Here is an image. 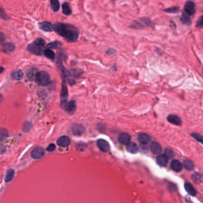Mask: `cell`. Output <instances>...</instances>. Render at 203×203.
Wrapping results in <instances>:
<instances>
[{
  "label": "cell",
  "mask_w": 203,
  "mask_h": 203,
  "mask_svg": "<svg viewBox=\"0 0 203 203\" xmlns=\"http://www.w3.org/2000/svg\"><path fill=\"white\" fill-rule=\"evenodd\" d=\"M62 9H63V13L64 15L69 16L72 14V10H71L70 5L68 2L63 3V4L62 6Z\"/></svg>",
  "instance_id": "obj_24"
},
{
  "label": "cell",
  "mask_w": 203,
  "mask_h": 203,
  "mask_svg": "<svg viewBox=\"0 0 203 203\" xmlns=\"http://www.w3.org/2000/svg\"><path fill=\"white\" fill-rule=\"evenodd\" d=\"M191 136L194 139H195L197 141H198V142H201V144L203 143V137H202V135H201L198 133H194L191 134Z\"/></svg>",
  "instance_id": "obj_36"
},
{
  "label": "cell",
  "mask_w": 203,
  "mask_h": 203,
  "mask_svg": "<svg viewBox=\"0 0 203 203\" xmlns=\"http://www.w3.org/2000/svg\"><path fill=\"white\" fill-rule=\"evenodd\" d=\"M27 50L30 53H32L35 55H37V56H41L44 53L42 47H40L38 46L35 45L33 43L27 46Z\"/></svg>",
  "instance_id": "obj_9"
},
{
  "label": "cell",
  "mask_w": 203,
  "mask_h": 203,
  "mask_svg": "<svg viewBox=\"0 0 203 203\" xmlns=\"http://www.w3.org/2000/svg\"><path fill=\"white\" fill-rule=\"evenodd\" d=\"M106 53L108 55H113L116 53V51L115 49H113V48H110L107 50Z\"/></svg>",
  "instance_id": "obj_40"
},
{
  "label": "cell",
  "mask_w": 203,
  "mask_h": 203,
  "mask_svg": "<svg viewBox=\"0 0 203 203\" xmlns=\"http://www.w3.org/2000/svg\"><path fill=\"white\" fill-rule=\"evenodd\" d=\"M171 166L172 170L175 171H176V172L180 171L182 170V168H183V166L181 164V163L176 160H173L171 162Z\"/></svg>",
  "instance_id": "obj_17"
},
{
  "label": "cell",
  "mask_w": 203,
  "mask_h": 203,
  "mask_svg": "<svg viewBox=\"0 0 203 203\" xmlns=\"http://www.w3.org/2000/svg\"><path fill=\"white\" fill-rule=\"evenodd\" d=\"M203 16H201L200 17V19L196 23V27H200V28H202L203 27Z\"/></svg>",
  "instance_id": "obj_38"
},
{
  "label": "cell",
  "mask_w": 203,
  "mask_h": 203,
  "mask_svg": "<svg viewBox=\"0 0 203 203\" xmlns=\"http://www.w3.org/2000/svg\"><path fill=\"white\" fill-rule=\"evenodd\" d=\"M126 150L128 152L132 154H135L138 152V146L135 142H130L128 144L126 145Z\"/></svg>",
  "instance_id": "obj_20"
},
{
  "label": "cell",
  "mask_w": 203,
  "mask_h": 203,
  "mask_svg": "<svg viewBox=\"0 0 203 203\" xmlns=\"http://www.w3.org/2000/svg\"><path fill=\"white\" fill-rule=\"evenodd\" d=\"M45 56L46 57H48L49 58L51 59V60H53L54 59V57H55V54L50 49H47L44 51V52Z\"/></svg>",
  "instance_id": "obj_32"
},
{
  "label": "cell",
  "mask_w": 203,
  "mask_h": 203,
  "mask_svg": "<svg viewBox=\"0 0 203 203\" xmlns=\"http://www.w3.org/2000/svg\"><path fill=\"white\" fill-rule=\"evenodd\" d=\"M153 25V23L148 18L142 17L139 19V20H135L130 24L131 28L135 29H144L146 27H151Z\"/></svg>",
  "instance_id": "obj_2"
},
{
  "label": "cell",
  "mask_w": 203,
  "mask_h": 203,
  "mask_svg": "<svg viewBox=\"0 0 203 203\" xmlns=\"http://www.w3.org/2000/svg\"><path fill=\"white\" fill-rule=\"evenodd\" d=\"M23 129V130L26 131V132L29 130L30 129V123H24Z\"/></svg>",
  "instance_id": "obj_41"
},
{
  "label": "cell",
  "mask_w": 203,
  "mask_h": 203,
  "mask_svg": "<svg viewBox=\"0 0 203 203\" xmlns=\"http://www.w3.org/2000/svg\"><path fill=\"white\" fill-rule=\"evenodd\" d=\"M39 27H40V29L45 31V32H51L53 30V25L51 24V23L47 22L40 23L39 24Z\"/></svg>",
  "instance_id": "obj_18"
},
{
  "label": "cell",
  "mask_w": 203,
  "mask_h": 203,
  "mask_svg": "<svg viewBox=\"0 0 203 203\" xmlns=\"http://www.w3.org/2000/svg\"><path fill=\"white\" fill-rule=\"evenodd\" d=\"M38 72L37 70L35 68H32L31 69H30L28 72H27V77L28 79L31 81H33L35 80L36 79V77L38 75Z\"/></svg>",
  "instance_id": "obj_21"
},
{
  "label": "cell",
  "mask_w": 203,
  "mask_h": 203,
  "mask_svg": "<svg viewBox=\"0 0 203 203\" xmlns=\"http://www.w3.org/2000/svg\"><path fill=\"white\" fill-rule=\"evenodd\" d=\"M192 179L197 184H199L202 180V175L199 173H195L192 176Z\"/></svg>",
  "instance_id": "obj_28"
},
{
  "label": "cell",
  "mask_w": 203,
  "mask_h": 203,
  "mask_svg": "<svg viewBox=\"0 0 203 203\" xmlns=\"http://www.w3.org/2000/svg\"><path fill=\"white\" fill-rule=\"evenodd\" d=\"M184 10L185 13L187 14V15H188L189 16H194L195 15V11H196L195 3L191 1H187L184 5Z\"/></svg>",
  "instance_id": "obj_5"
},
{
  "label": "cell",
  "mask_w": 203,
  "mask_h": 203,
  "mask_svg": "<svg viewBox=\"0 0 203 203\" xmlns=\"http://www.w3.org/2000/svg\"><path fill=\"white\" fill-rule=\"evenodd\" d=\"M15 176V171L13 169H8L7 171L6 175L5 176V181L6 182H10L12 179H13Z\"/></svg>",
  "instance_id": "obj_26"
},
{
  "label": "cell",
  "mask_w": 203,
  "mask_h": 203,
  "mask_svg": "<svg viewBox=\"0 0 203 203\" xmlns=\"http://www.w3.org/2000/svg\"><path fill=\"white\" fill-rule=\"evenodd\" d=\"M33 44L40 47H42L45 45V41L42 38H38L34 41Z\"/></svg>",
  "instance_id": "obj_35"
},
{
  "label": "cell",
  "mask_w": 203,
  "mask_h": 203,
  "mask_svg": "<svg viewBox=\"0 0 203 203\" xmlns=\"http://www.w3.org/2000/svg\"><path fill=\"white\" fill-rule=\"evenodd\" d=\"M97 146L101 151L105 152V153L109 151L110 150V144H108V142L107 141H106V140H104V139H100L98 140Z\"/></svg>",
  "instance_id": "obj_8"
},
{
  "label": "cell",
  "mask_w": 203,
  "mask_h": 203,
  "mask_svg": "<svg viewBox=\"0 0 203 203\" xmlns=\"http://www.w3.org/2000/svg\"><path fill=\"white\" fill-rule=\"evenodd\" d=\"M157 163L160 166H166L168 163V158L164 154L160 155L157 157Z\"/></svg>",
  "instance_id": "obj_19"
},
{
  "label": "cell",
  "mask_w": 203,
  "mask_h": 203,
  "mask_svg": "<svg viewBox=\"0 0 203 203\" xmlns=\"http://www.w3.org/2000/svg\"><path fill=\"white\" fill-rule=\"evenodd\" d=\"M76 110V101L74 100H71L67 105L66 111L69 114H73L75 113Z\"/></svg>",
  "instance_id": "obj_15"
},
{
  "label": "cell",
  "mask_w": 203,
  "mask_h": 203,
  "mask_svg": "<svg viewBox=\"0 0 203 203\" xmlns=\"http://www.w3.org/2000/svg\"><path fill=\"white\" fill-rule=\"evenodd\" d=\"M184 187H185V189L186 191L189 195H192V196H195L197 194V191H196L195 188L191 184L185 183V185H184Z\"/></svg>",
  "instance_id": "obj_23"
},
{
  "label": "cell",
  "mask_w": 203,
  "mask_h": 203,
  "mask_svg": "<svg viewBox=\"0 0 203 203\" xmlns=\"http://www.w3.org/2000/svg\"><path fill=\"white\" fill-rule=\"evenodd\" d=\"M151 151L155 154H160L162 151V147L157 142H153L150 145Z\"/></svg>",
  "instance_id": "obj_12"
},
{
  "label": "cell",
  "mask_w": 203,
  "mask_h": 203,
  "mask_svg": "<svg viewBox=\"0 0 203 203\" xmlns=\"http://www.w3.org/2000/svg\"><path fill=\"white\" fill-rule=\"evenodd\" d=\"M130 139H131V137H130V135L128 133H121L118 137V141L119 142L123 145H127L130 142Z\"/></svg>",
  "instance_id": "obj_10"
},
{
  "label": "cell",
  "mask_w": 203,
  "mask_h": 203,
  "mask_svg": "<svg viewBox=\"0 0 203 203\" xmlns=\"http://www.w3.org/2000/svg\"><path fill=\"white\" fill-rule=\"evenodd\" d=\"M72 71V73L75 77H78L81 76L83 73V71L80 69H73Z\"/></svg>",
  "instance_id": "obj_37"
},
{
  "label": "cell",
  "mask_w": 203,
  "mask_h": 203,
  "mask_svg": "<svg viewBox=\"0 0 203 203\" xmlns=\"http://www.w3.org/2000/svg\"><path fill=\"white\" fill-rule=\"evenodd\" d=\"M36 80L41 86L45 87L48 85L50 81L49 73L44 71H41L38 72Z\"/></svg>",
  "instance_id": "obj_3"
},
{
  "label": "cell",
  "mask_w": 203,
  "mask_h": 203,
  "mask_svg": "<svg viewBox=\"0 0 203 203\" xmlns=\"http://www.w3.org/2000/svg\"><path fill=\"white\" fill-rule=\"evenodd\" d=\"M164 155L168 159H173L175 157L174 152L169 148H166L164 150Z\"/></svg>",
  "instance_id": "obj_34"
},
{
  "label": "cell",
  "mask_w": 203,
  "mask_h": 203,
  "mask_svg": "<svg viewBox=\"0 0 203 203\" xmlns=\"http://www.w3.org/2000/svg\"><path fill=\"white\" fill-rule=\"evenodd\" d=\"M167 120L169 123L176 126H180L182 124L181 119L175 114H169L167 117Z\"/></svg>",
  "instance_id": "obj_11"
},
{
  "label": "cell",
  "mask_w": 203,
  "mask_h": 203,
  "mask_svg": "<svg viewBox=\"0 0 203 203\" xmlns=\"http://www.w3.org/2000/svg\"><path fill=\"white\" fill-rule=\"evenodd\" d=\"M164 11L168 13H178L180 11V7L178 6H173L170 8L164 9Z\"/></svg>",
  "instance_id": "obj_29"
},
{
  "label": "cell",
  "mask_w": 203,
  "mask_h": 203,
  "mask_svg": "<svg viewBox=\"0 0 203 203\" xmlns=\"http://www.w3.org/2000/svg\"><path fill=\"white\" fill-rule=\"evenodd\" d=\"M51 7L54 11H58L60 8V3L57 0H52L51 1Z\"/></svg>",
  "instance_id": "obj_30"
},
{
  "label": "cell",
  "mask_w": 203,
  "mask_h": 203,
  "mask_svg": "<svg viewBox=\"0 0 203 203\" xmlns=\"http://www.w3.org/2000/svg\"><path fill=\"white\" fill-rule=\"evenodd\" d=\"M11 76L13 79L16 81H20L23 78V73L20 69H16L13 71L11 74Z\"/></svg>",
  "instance_id": "obj_16"
},
{
  "label": "cell",
  "mask_w": 203,
  "mask_h": 203,
  "mask_svg": "<svg viewBox=\"0 0 203 203\" xmlns=\"http://www.w3.org/2000/svg\"><path fill=\"white\" fill-rule=\"evenodd\" d=\"M56 146L54 144H51L47 148V151L49 152H53L56 150Z\"/></svg>",
  "instance_id": "obj_39"
},
{
  "label": "cell",
  "mask_w": 203,
  "mask_h": 203,
  "mask_svg": "<svg viewBox=\"0 0 203 203\" xmlns=\"http://www.w3.org/2000/svg\"><path fill=\"white\" fill-rule=\"evenodd\" d=\"M2 100H3V97H2V96L0 94V104H1V103L2 101Z\"/></svg>",
  "instance_id": "obj_44"
},
{
  "label": "cell",
  "mask_w": 203,
  "mask_h": 203,
  "mask_svg": "<svg viewBox=\"0 0 203 203\" xmlns=\"http://www.w3.org/2000/svg\"><path fill=\"white\" fill-rule=\"evenodd\" d=\"M138 141L143 145H146L151 141L150 136L146 133H141L138 135Z\"/></svg>",
  "instance_id": "obj_13"
},
{
  "label": "cell",
  "mask_w": 203,
  "mask_h": 203,
  "mask_svg": "<svg viewBox=\"0 0 203 203\" xmlns=\"http://www.w3.org/2000/svg\"><path fill=\"white\" fill-rule=\"evenodd\" d=\"M61 101H60V106L61 107L64 108H65L67 103V98H68V90L66 86L65 82H64L62 83V88L61 91Z\"/></svg>",
  "instance_id": "obj_4"
},
{
  "label": "cell",
  "mask_w": 203,
  "mask_h": 203,
  "mask_svg": "<svg viewBox=\"0 0 203 203\" xmlns=\"http://www.w3.org/2000/svg\"><path fill=\"white\" fill-rule=\"evenodd\" d=\"M45 154V151L41 146H36L35 148L31 153V156L34 159H39L44 157Z\"/></svg>",
  "instance_id": "obj_7"
},
{
  "label": "cell",
  "mask_w": 203,
  "mask_h": 203,
  "mask_svg": "<svg viewBox=\"0 0 203 203\" xmlns=\"http://www.w3.org/2000/svg\"><path fill=\"white\" fill-rule=\"evenodd\" d=\"M180 20L182 24L187 25V26L190 25L192 22L190 16L187 15V14H185V13H183L182 14L180 18Z\"/></svg>",
  "instance_id": "obj_22"
},
{
  "label": "cell",
  "mask_w": 203,
  "mask_h": 203,
  "mask_svg": "<svg viewBox=\"0 0 203 203\" xmlns=\"http://www.w3.org/2000/svg\"><path fill=\"white\" fill-rule=\"evenodd\" d=\"M72 132L73 135L76 136H81L85 132V127L79 123H74L71 127Z\"/></svg>",
  "instance_id": "obj_6"
},
{
  "label": "cell",
  "mask_w": 203,
  "mask_h": 203,
  "mask_svg": "<svg viewBox=\"0 0 203 203\" xmlns=\"http://www.w3.org/2000/svg\"><path fill=\"white\" fill-rule=\"evenodd\" d=\"M62 44L60 42L58 41H54L53 42H51L48 45V47L51 49H57L60 48Z\"/></svg>",
  "instance_id": "obj_31"
},
{
  "label": "cell",
  "mask_w": 203,
  "mask_h": 203,
  "mask_svg": "<svg viewBox=\"0 0 203 203\" xmlns=\"http://www.w3.org/2000/svg\"><path fill=\"white\" fill-rule=\"evenodd\" d=\"M53 30L69 42H75L78 40L79 32L77 27L70 24L56 23L53 26Z\"/></svg>",
  "instance_id": "obj_1"
},
{
  "label": "cell",
  "mask_w": 203,
  "mask_h": 203,
  "mask_svg": "<svg viewBox=\"0 0 203 203\" xmlns=\"http://www.w3.org/2000/svg\"><path fill=\"white\" fill-rule=\"evenodd\" d=\"M184 166L187 171H192L194 168V164L190 160H185L184 161Z\"/></svg>",
  "instance_id": "obj_25"
},
{
  "label": "cell",
  "mask_w": 203,
  "mask_h": 203,
  "mask_svg": "<svg viewBox=\"0 0 203 203\" xmlns=\"http://www.w3.org/2000/svg\"><path fill=\"white\" fill-rule=\"evenodd\" d=\"M5 40V36L2 33L0 32V44H2Z\"/></svg>",
  "instance_id": "obj_42"
},
{
  "label": "cell",
  "mask_w": 203,
  "mask_h": 203,
  "mask_svg": "<svg viewBox=\"0 0 203 203\" xmlns=\"http://www.w3.org/2000/svg\"><path fill=\"white\" fill-rule=\"evenodd\" d=\"M70 144V140L67 136H63L59 138L57 141L58 146L61 147H67Z\"/></svg>",
  "instance_id": "obj_14"
},
{
  "label": "cell",
  "mask_w": 203,
  "mask_h": 203,
  "mask_svg": "<svg viewBox=\"0 0 203 203\" xmlns=\"http://www.w3.org/2000/svg\"><path fill=\"white\" fill-rule=\"evenodd\" d=\"M8 132L7 130L4 128H0V141H2L4 139L7 138Z\"/></svg>",
  "instance_id": "obj_33"
},
{
  "label": "cell",
  "mask_w": 203,
  "mask_h": 203,
  "mask_svg": "<svg viewBox=\"0 0 203 203\" xmlns=\"http://www.w3.org/2000/svg\"><path fill=\"white\" fill-rule=\"evenodd\" d=\"M3 49H4V51H6V52H12L15 50V46L12 43L7 42L4 45Z\"/></svg>",
  "instance_id": "obj_27"
},
{
  "label": "cell",
  "mask_w": 203,
  "mask_h": 203,
  "mask_svg": "<svg viewBox=\"0 0 203 203\" xmlns=\"http://www.w3.org/2000/svg\"><path fill=\"white\" fill-rule=\"evenodd\" d=\"M3 70H4V68H3V67H2L1 66H0V74H1V73H2Z\"/></svg>",
  "instance_id": "obj_43"
}]
</instances>
